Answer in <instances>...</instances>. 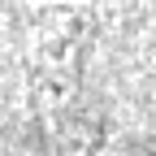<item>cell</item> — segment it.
<instances>
[{
    "label": "cell",
    "instance_id": "6da1fadb",
    "mask_svg": "<svg viewBox=\"0 0 156 156\" xmlns=\"http://www.w3.org/2000/svg\"><path fill=\"white\" fill-rule=\"evenodd\" d=\"M126 0H5L48 156H91L104 139L91 56Z\"/></svg>",
    "mask_w": 156,
    "mask_h": 156
}]
</instances>
